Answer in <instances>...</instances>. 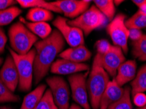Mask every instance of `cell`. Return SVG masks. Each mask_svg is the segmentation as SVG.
Returning a JSON list of instances; mask_svg holds the SVG:
<instances>
[{"label":"cell","instance_id":"40","mask_svg":"<svg viewBox=\"0 0 146 109\" xmlns=\"http://www.w3.org/2000/svg\"><path fill=\"white\" fill-rule=\"evenodd\" d=\"M2 63H3V59H2L1 57H0V65H1Z\"/></svg>","mask_w":146,"mask_h":109},{"label":"cell","instance_id":"37","mask_svg":"<svg viewBox=\"0 0 146 109\" xmlns=\"http://www.w3.org/2000/svg\"><path fill=\"white\" fill-rule=\"evenodd\" d=\"M114 2V4H115V5H119L120 4H121L122 2H124V1H120V0H115V1H113Z\"/></svg>","mask_w":146,"mask_h":109},{"label":"cell","instance_id":"6","mask_svg":"<svg viewBox=\"0 0 146 109\" xmlns=\"http://www.w3.org/2000/svg\"><path fill=\"white\" fill-rule=\"evenodd\" d=\"M125 19L126 16L124 14H118L107 25L106 30L114 45L120 47L123 52L127 54L129 29L126 26Z\"/></svg>","mask_w":146,"mask_h":109},{"label":"cell","instance_id":"17","mask_svg":"<svg viewBox=\"0 0 146 109\" xmlns=\"http://www.w3.org/2000/svg\"><path fill=\"white\" fill-rule=\"evenodd\" d=\"M19 20L21 22L25 23L27 27H28V29L32 33L42 39H45L48 37L52 32V29L50 25L47 22H28L23 17H20Z\"/></svg>","mask_w":146,"mask_h":109},{"label":"cell","instance_id":"21","mask_svg":"<svg viewBox=\"0 0 146 109\" xmlns=\"http://www.w3.org/2000/svg\"><path fill=\"white\" fill-rule=\"evenodd\" d=\"M101 12L106 17L107 20L111 21L115 17L116 8L112 0H95L93 1Z\"/></svg>","mask_w":146,"mask_h":109},{"label":"cell","instance_id":"2","mask_svg":"<svg viewBox=\"0 0 146 109\" xmlns=\"http://www.w3.org/2000/svg\"><path fill=\"white\" fill-rule=\"evenodd\" d=\"M102 55L98 54L94 57L92 70L87 80L88 93L92 109H100L101 98L109 82V75L102 65Z\"/></svg>","mask_w":146,"mask_h":109},{"label":"cell","instance_id":"12","mask_svg":"<svg viewBox=\"0 0 146 109\" xmlns=\"http://www.w3.org/2000/svg\"><path fill=\"white\" fill-rule=\"evenodd\" d=\"M0 78L12 92L19 86V76L17 66L11 55H7L3 67L0 70Z\"/></svg>","mask_w":146,"mask_h":109},{"label":"cell","instance_id":"4","mask_svg":"<svg viewBox=\"0 0 146 109\" xmlns=\"http://www.w3.org/2000/svg\"><path fill=\"white\" fill-rule=\"evenodd\" d=\"M9 37L12 50L20 55L27 54L38 42V37L21 22L13 24L9 29Z\"/></svg>","mask_w":146,"mask_h":109},{"label":"cell","instance_id":"16","mask_svg":"<svg viewBox=\"0 0 146 109\" xmlns=\"http://www.w3.org/2000/svg\"><path fill=\"white\" fill-rule=\"evenodd\" d=\"M59 56L62 59H67L75 63H83L90 59L92 52L83 44L66 49L60 53Z\"/></svg>","mask_w":146,"mask_h":109},{"label":"cell","instance_id":"38","mask_svg":"<svg viewBox=\"0 0 146 109\" xmlns=\"http://www.w3.org/2000/svg\"><path fill=\"white\" fill-rule=\"evenodd\" d=\"M0 109H12V108L8 106H0Z\"/></svg>","mask_w":146,"mask_h":109},{"label":"cell","instance_id":"31","mask_svg":"<svg viewBox=\"0 0 146 109\" xmlns=\"http://www.w3.org/2000/svg\"><path fill=\"white\" fill-rule=\"evenodd\" d=\"M128 29H129V39L132 40V42L138 40L143 35L141 29L136 28H131Z\"/></svg>","mask_w":146,"mask_h":109},{"label":"cell","instance_id":"27","mask_svg":"<svg viewBox=\"0 0 146 109\" xmlns=\"http://www.w3.org/2000/svg\"><path fill=\"white\" fill-rule=\"evenodd\" d=\"M19 99V96L15 95L0 78V102H18Z\"/></svg>","mask_w":146,"mask_h":109},{"label":"cell","instance_id":"7","mask_svg":"<svg viewBox=\"0 0 146 109\" xmlns=\"http://www.w3.org/2000/svg\"><path fill=\"white\" fill-rule=\"evenodd\" d=\"M89 73V70H88L84 73L71 74L68 78L72 99L83 109H91L87 89V76Z\"/></svg>","mask_w":146,"mask_h":109},{"label":"cell","instance_id":"25","mask_svg":"<svg viewBox=\"0 0 146 109\" xmlns=\"http://www.w3.org/2000/svg\"><path fill=\"white\" fill-rule=\"evenodd\" d=\"M124 89V92L122 97L119 101L111 104L107 109H133L130 99V87L126 86Z\"/></svg>","mask_w":146,"mask_h":109},{"label":"cell","instance_id":"22","mask_svg":"<svg viewBox=\"0 0 146 109\" xmlns=\"http://www.w3.org/2000/svg\"><path fill=\"white\" fill-rule=\"evenodd\" d=\"M132 54L134 58L141 61H146V34H143L137 41L132 42Z\"/></svg>","mask_w":146,"mask_h":109},{"label":"cell","instance_id":"3","mask_svg":"<svg viewBox=\"0 0 146 109\" xmlns=\"http://www.w3.org/2000/svg\"><path fill=\"white\" fill-rule=\"evenodd\" d=\"M14 59L19 76V89L22 91L31 90L34 76V63L36 56L35 48H32L27 54L20 55L9 48Z\"/></svg>","mask_w":146,"mask_h":109},{"label":"cell","instance_id":"5","mask_svg":"<svg viewBox=\"0 0 146 109\" xmlns=\"http://www.w3.org/2000/svg\"><path fill=\"white\" fill-rule=\"evenodd\" d=\"M107 21L106 17L94 5L77 18L68 20V23L81 29L83 33L88 36L95 29L104 27Z\"/></svg>","mask_w":146,"mask_h":109},{"label":"cell","instance_id":"32","mask_svg":"<svg viewBox=\"0 0 146 109\" xmlns=\"http://www.w3.org/2000/svg\"><path fill=\"white\" fill-rule=\"evenodd\" d=\"M7 40V38L5 32L3 29L0 27V54H2L3 52Z\"/></svg>","mask_w":146,"mask_h":109},{"label":"cell","instance_id":"13","mask_svg":"<svg viewBox=\"0 0 146 109\" xmlns=\"http://www.w3.org/2000/svg\"><path fill=\"white\" fill-rule=\"evenodd\" d=\"M89 66L86 63H75L65 59H57L51 65L50 70L56 74H73L82 71L89 70Z\"/></svg>","mask_w":146,"mask_h":109},{"label":"cell","instance_id":"28","mask_svg":"<svg viewBox=\"0 0 146 109\" xmlns=\"http://www.w3.org/2000/svg\"><path fill=\"white\" fill-rule=\"evenodd\" d=\"M95 46L98 54L104 55L110 50L112 45L109 43V42L107 40L101 39L96 42Z\"/></svg>","mask_w":146,"mask_h":109},{"label":"cell","instance_id":"34","mask_svg":"<svg viewBox=\"0 0 146 109\" xmlns=\"http://www.w3.org/2000/svg\"><path fill=\"white\" fill-rule=\"evenodd\" d=\"M146 1V0H133L132 2L138 7H140L141 5Z\"/></svg>","mask_w":146,"mask_h":109},{"label":"cell","instance_id":"15","mask_svg":"<svg viewBox=\"0 0 146 109\" xmlns=\"http://www.w3.org/2000/svg\"><path fill=\"white\" fill-rule=\"evenodd\" d=\"M136 62L135 60H128L122 63L117 70L115 80L120 86L133 80L136 77Z\"/></svg>","mask_w":146,"mask_h":109},{"label":"cell","instance_id":"23","mask_svg":"<svg viewBox=\"0 0 146 109\" xmlns=\"http://www.w3.org/2000/svg\"><path fill=\"white\" fill-rule=\"evenodd\" d=\"M21 12L22 10L15 6L0 10V27L10 23L15 18L20 15Z\"/></svg>","mask_w":146,"mask_h":109},{"label":"cell","instance_id":"14","mask_svg":"<svg viewBox=\"0 0 146 109\" xmlns=\"http://www.w3.org/2000/svg\"><path fill=\"white\" fill-rule=\"evenodd\" d=\"M124 92V89L117 84L115 78L109 81L101 98L100 109H107L111 104L119 101L122 97Z\"/></svg>","mask_w":146,"mask_h":109},{"label":"cell","instance_id":"19","mask_svg":"<svg viewBox=\"0 0 146 109\" xmlns=\"http://www.w3.org/2000/svg\"><path fill=\"white\" fill-rule=\"evenodd\" d=\"M52 12L40 7L31 8L26 16L31 22H46L53 19Z\"/></svg>","mask_w":146,"mask_h":109},{"label":"cell","instance_id":"18","mask_svg":"<svg viewBox=\"0 0 146 109\" xmlns=\"http://www.w3.org/2000/svg\"><path fill=\"white\" fill-rule=\"evenodd\" d=\"M46 86L41 84L25 97L20 109H34L46 91Z\"/></svg>","mask_w":146,"mask_h":109},{"label":"cell","instance_id":"10","mask_svg":"<svg viewBox=\"0 0 146 109\" xmlns=\"http://www.w3.org/2000/svg\"><path fill=\"white\" fill-rule=\"evenodd\" d=\"M126 61L123 51L120 47L112 45L107 54L102 55V65L111 77H115L117 70L122 63Z\"/></svg>","mask_w":146,"mask_h":109},{"label":"cell","instance_id":"35","mask_svg":"<svg viewBox=\"0 0 146 109\" xmlns=\"http://www.w3.org/2000/svg\"><path fill=\"white\" fill-rule=\"evenodd\" d=\"M139 11H141V12H143V13L146 14V1L140 7H139Z\"/></svg>","mask_w":146,"mask_h":109},{"label":"cell","instance_id":"30","mask_svg":"<svg viewBox=\"0 0 146 109\" xmlns=\"http://www.w3.org/2000/svg\"><path fill=\"white\" fill-rule=\"evenodd\" d=\"M133 101L138 108L143 107L146 105V95L143 93H138L133 96Z\"/></svg>","mask_w":146,"mask_h":109},{"label":"cell","instance_id":"29","mask_svg":"<svg viewBox=\"0 0 146 109\" xmlns=\"http://www.w3.org/2000/svg\"><path fill=\"white\" fill-rule=\"evenodd\" d=\"M17 1L23 8H35L40 7V6L46 1H44V0H18Z\"/></svg>","mask_w":146,"mask_h":109},{"label":"cell","instance_id":"24","mask_svg":"<svg viewBox=\"0 0 146 109\" xmlns=\"http://www.w3.org/2000/svg\"><path fill=\"white\" fill-rule=\"evenodd\" d=\"M128 29L136 28L141 29L146 27V14L138 10L136 13L125 22Z\"/></svg>","mask_w":146,"mask_h":109},{"label":"cell","instance_id":"11","mask_svg":"<svg viewBox=\"0 0 146 109\" xmlns=\"http://www.w3.org/2000/svg\"><path fill=\"white\" fill-rule=\"evenodd\" d=\"M91 3L87 0H58L53 3L59 8L61 13L70 18H76L84 12Z\"/></svg>","mask_w":146,"mask_h":109},{"label":"cell","instance_id":"26","mask_svg":"<svg viewBox=\"0 0 146 109\" xmlns=\"http://www.w3.org/2000/svg\"><path fill=\"white\" fill-rule=\"evenodd\" d=\"M34 109H59L53 99L50 89L45 91L42 98Z\"/></svg>","mask_w":146,"mask_h":109},{"label":"cell","instance_id":"36","mask_svg":"<svg viewBox=\"0 0 146 109\" xmlns=\"http://www.w3.org/2000/svg\"><path fill=\"white\" fill-rule=\"evenodd\" d=\"M68 109H83L80 106H79L78 104H76L75 103H72L71 104V106H70Z\"/></svg>","mask_w":146,"mask_h":109},{"label":"cell","instance_id":"1","mask_svg":"<svg viewBox=\"0 0 146 109\" xmlns=\"http://www.w3.org/2000/svg\"><path fill=\"white\" fill-rule=\"evenodd\" d=\"M65 40L57 29L46 39L34 44L36 54L34 63V84H38L47 75L57 54L65 46Z\"/></svg>","mask_w":146,"mask_h":109},{"label":"cell","instance_id":"8","mask_svg":"<svg viewBox=\"0 0 146 109\" xmlns=\"http://www.w3.org/2000/svg\"><path fill=\"white\" fill-rule=\"evenodd\" d=\"M46 83L49 86L58 108L68 109L70 89L65 79L59 76H50L46 79Z\"/></svg>","mask_w":146,"mask_h":109},{"label":"cell","instance_id":"9","mask_svg":"<svg viewBox=\"0 0 146 109\" xmlns=\"http://www.w3.org/2000/svg\"><path fill=\"white\" fill-rule=\"evenodd\" d=\"M53 25L61 33L69 46L76 47L84 44L82 31L78 27L68 24L67 18L60 16H57L53 22Z\"/></svg>","mask_w":146,"mask_h":109},{"label":"cell","instance_id":"39","mask_svg":"<svg viewBox=\"0 0 146 109\" xmlns=\"http://www.w3.org/2000/svg\"><path fill=\"white\" fill-rule=\"evenodd\" d=\"M136 109H146V105H145L144 106H143V107H140V108H138Z\"/></svg>","mask_w":146,"mask_h":109},{"label":"cell","instance_id":"33","mask_svg":"<svg viewBox=\"0 0 146 109\" xmlns=\"http://www.w3.org/2000/svg\"><path fill=\"white\" fill-rule=\"evenodd\" d=\"M16 3L17 1L13 0H0V10L12 7V5Z\"/></svg>","mask_w":146,"mask_h":109},{"label":"cell","instance_id":"20","mask_svg":"<svg viewBox=\"0 0 146 109\" xmlns=\"http://www.w3.org/2000/svg\"><path fill=\"white\" fill-rule=\"evenodd\" d=\"M131 93L134 96L138 93L146 91V64L139 69L132 82H131Z\"/></svg>","mask_w":146,"mask_h":109}]
</instances>
